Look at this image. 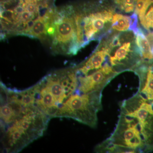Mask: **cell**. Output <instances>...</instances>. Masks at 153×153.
Segmentation results:
<instances>
[{"label": "cell", "mask_w": 153, "mask_h": 153, "mask_svg": "<svg viewBox=\"0 0 153 153\" xmlns=\"http://www.w3.org/2000/svg\"><path fill=\"white\" fill-rule=\"evenodd\" d=\"M145 0H137L135 7V12L138 16L144 7Z\"/></svg>", "instance_id": "cell-11"}, {"label": "cell", "mask_w": 153, "mask_h": 153, "mask_svg": "<svg viewBox=\"0 0 153 153\" xmlns=\"http://www.w3.org/2000/svg\"><path fill=\"white\" fill-rule=\"evenodd\" d=\"M46 17L55 29L51 38L53 50L57 53L76 54L79 49L73 8L63 9L59 12L50 11Z\"/></svg>", "instance_id": "cell-6"}, {"label": "cell", "mask_w": 153, "mask_h": 153, "mask_svg": "<svg viewBox=\"0 0 153 153\" xmlns=\"http://www.w3.org/2000/svg\"><path fill=\"white\" fill-rule=\"evenodd\" d=\"M153 3V0H145L144 7L142 11H141L140 13L138 16L140 22L143 19L146 11L147 10L148 8H149V7L151 4Z\"/></svg>", "instance_id": "cell-12"}, {"label": "cell", "mask_w": 153, "mask_h": 153, "mask_svg": "<svg viewBox=\"0 0 153 153\" xmlns=\"http://www.w3.org/2000/svg\"><path fill=\"white\" fill-rule=\"evenodd\" d=\"M101 41L108 49L111 66L119 74L133 71L142 60L135 35L132 31L117 33L111 30Z\"/></svg>", "instance_id": "cell-5"}, {"label": "cell", "mask_w": 153, "mask_h": 153, "mask_svg": "<svg viewBox=\"0 0 153 153\" xmlns=\"http://www.w3.org/2000/svg\"><path fill=\"white\" fill-rule=\"evenodd\" d=\"M27 90L33 104L49 119L68 118L97 126L102 100L82 94L74 66L50 72Z\"/></svg>", "instance_id": "cell-1"}, {"label": "cell", "mask_w": 153, "mask_h": 153, "mask_svg": "<svg viewBox=\"0 0 153 153\" xmlns=\"http://www.w3.org/2000/svg\"><path fill=\"white\" fill-rule=\"evenodd\" d=\"M131 17L114 13L113 16L111 29L118 32L128 31L130 27Z\"/></svg>", "instance_id": "cell-9"}, {"label": "cell", "mask_w": 153, "mask_h": 153, "mask_svg": "<svg viewBox=\"0 0 153 153\" xmlns=\"http://www.w3.org/2000/svg\"><path fill=\"white\" fill-rule=\"evenodd\" d=\"M135 35L136 36V42L141 55L142 60H153V55L150 43L141 28H139Z\"/></svg>", "instance_id": "cell-8"}, {"label": "cell", "mask_w": 153, "mask_h": 153, "mask_svg": "<svg viewBox=\"0 0 153 153\" xmlns=\"http://www.w3.org/2000/svg\"><path fill=\"white\" fill-rule=\"evenodd\" d=\"M76 25L77 44L79 50L94 40L102 39L112 30L113 8L98 7L80 11L73 10Z\"/></svg>", "instance_id": "cell-4"}, {"label": "cell", "mask_w": 153, "mask_h": 153, "mask_svg": "<svg viewBox=\"0 0 153 153\" xmlns=\"http://www.w3.org/2000/svg\"><path fill=\"white\" fill-rule=\"evenodd\" d=\"M133 71L139 79L137 92L145 100L153 104V60H142Z\"/></svg>", "instance_id": "cell-7"}, {"label": "cell", "mask_w": 153, "mask_h": 153, "mask_svg": "<svg viewBox=\"0 0 153 153\" xmlns=\"http://www.w3.org/2000/svg\"><path fill=\"white\" fill-rule=\"evenodd\" d=\"M114 131L95 147L97 153L153 152V105L137 93L120 104Z\"/></svg>", "instance_id": "cell-3"}, {"label": "cell", "mask_w": 153, "mask_h": 153, "mask_svg": "<svg viewBox=\"0 0 153 153\" xmlns=\"http://www.w3.org/2000/svg\"><path fill=\"white\" fill-rule=\"evenodd\" d=\"M50 119L22 96L20 90L1 82V151L18 153L44 134Z\"/></svg>", "instance_id": "cell-2"}, {"label": "cell", "mask_w": 153, "mask_h": 153, "mask_svg": "<svg viewBox=\"0 0 153 153\" xmlns=\"http://www.w3.org/2000/svg\"><path fill=\"white\" fill-rule=\"evenodd\" d=\"M47 28V22L45 16L38 18L28 33L27 35L33 38L43 39L45 38Z\"/></svg>", "instance_id": "cell-10"}]
</instances>
